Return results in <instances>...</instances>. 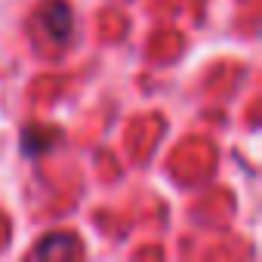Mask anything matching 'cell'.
Returning <instances> with one entry per match:
<instances>
[{
    "mask_svg": "<svg viewBox=\"0 0 262 262\" xmlns=\"http://www.w3.org/2000/svg\"><path fill=\"white\" fill-rule=\"evenodd\" d=\"M40 25L53 40L65 43L71 37V10L62 4V0H50V4L40 10Z\"/></svg>",
    "mask_w": 262,
    "mask_h": 262,
    "instance_id": "1",
    "label": "cell"
},
{
    "mask_svg": "<svg viewBox=\"0 0 262 262\" xmlns=\"http://www.w3.org/2000/svg\"><path fill=\"white\" fill-rule=\"evenodd\" d=\"M65 250H74L71 234H50L47 244H40L34 253H37V256H56V253H65Z\"/></svg>",
    "mask_w": 262,
    "mask_h": 262,
    "instance_id": "2",
    "label": "cell"
}]
</instances>
